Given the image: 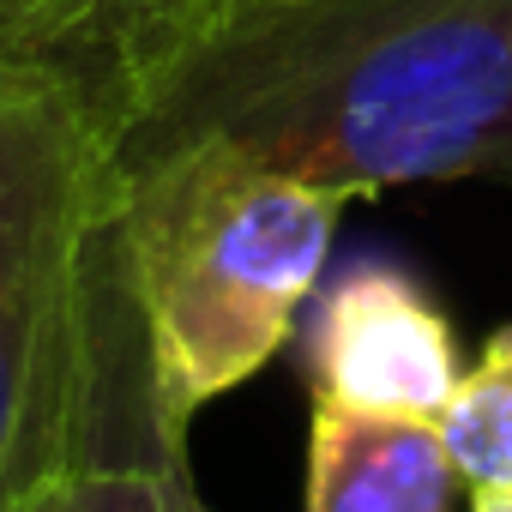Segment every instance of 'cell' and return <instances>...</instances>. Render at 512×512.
<instances>
[{"label":"cell","instance_id":"cell-5","mask_svg":"<svg viewBox=\"0 0 512 512\" xmlns=\"http://www.w3.org/2000/svg\"><path fill=\"white\" fill-rule=\"evenodd\" d=\"M0 13L19 25L37 67L109 133L151 67L193 37L205 0H0Z\"/></svg>","mask_w":512,"mask_h":512},{"label":"cell","instance_id":"cell-6","mask_svg":"<svg viewBox=\"0 0 512 512\" xmlns=\"http://www.w3.org/2000/svg\"><path fill=\"white\" fill-rule=\"evenodd\" d=\"M458 464L434 416H386L314 398L302 512H452Z\"/></svg>","mask_w":512,"mask_h":512},{"label":"cell","instance_id":"cell-2","mask_svg":"<svg viewBox=\"0 0 512 512\" xmlns=\"http://www.w3.org/2000/svg\"><path fill=\"white\" fill-rule=\"evenodd\" d=\"M187 458L139 308L103 121L0 73V506L91 464Z\"/></svg>","mask_w":512,"mask_h":512},{"label":"cell","instance_id":"cell-9","mask_svg":"<svg viewBox=\"0 0 512 512\" xmlns=\"http://www.w3.org/2000/svg\"><path fill=\"white\" fill-rule=\"evenodd\" d=\"M0 73H43L37 55L25 49V37H19V25H13L7 13H0ZM43 79H49V73H43Z\"/></svg>","mask_w":512,"mask_h":512},{"label":"cell","instance_id":"cell-3","mask_svg":"<svg viewBox=\"0 0 512 512\" xmlns=\"http://www.w3.org/2000/svg\"><path fill=\"white\" fill-rule=\"evenodd\" d=\"M344 205V193L229 145L121 169L127 260L175 428H193L205 404L247 386L290 344Z\"/></svg>","mask_w":512,"mask_h":512},{"label":"cell","instance_id":"cell-10","mask_svg":"<svg viewBox=\"0 0 512 512\" xmlns=\"http://www.w3.org/2000/svg\"><path fill=\"white\" fill-rule=\"evenodd\" d=\"M470 512H512V488H470Z\"/></svg>","mask_w":512,"mask_h":512},{"label":"cell","instance_id":"cell-8","mask_svg":"<svg viewBox=\"0 0 512 512\" xmlns=\"http://www.w3.org/2000/svg\"><path fill=\"white\" fill-rule=\"evenodd\" d=\"M0 512H211V506L193 488L187 458H133V464L67 470Z\"/></svg>","mask_w":512,"mask_h":512},{"label":"cell","instance_id":"cell-1","mask_svg":"<svg viewBox=\"0 0 512 512\" xmlns=\"http://www.w3.org/2000/svg\"><path fill=\"white\" fill-rule=\"evenodd\" d=\"M229 145L344 199L512 181V0H235L151 67L115 169Z\"/></svg>","mask_w":512,"mask_h":512},{"label":"cell","instance_id":"cell-11","mask_svg":"<svg viewBox=\"0 0 512 512\" xmlns=\"http://www.w3.org/2000/svg\"><path fill=\"white\" fill-rule=\"evenodd\" d=\"M217 7H235V0H205V13H217ZM205 13H199V19H205Z\"/></svg>","mask_w":512,"mask_h":512},{"label":"cell","instance_id":"cell-4","mask_svg":"<svg viewBox=\"0 0 512 512\" xmlns=\"http://www.w3.org/2000/svg\"><path fill=\"white\" fill-rule=\"evenodd\" d=\"M314 398L386 416H434L458 392V338L434 296L398 266H350L314 314Z\"/></svg>","mask_w":512,"mask_h":512},{"label":"cell","instance_id":"cell-7","mask_svg":"<svg viewBox=\"0 0 512 512\" xmlns=\"http://www.w3.org/2000/svg\"><path fill=\"white\" fill-rule=\"evenodd\" d=\"M446 452L464 488H512V326L482 344L440 410Z\"/></svg>","mask_w":512,"mask_h":512}]
</instances>
